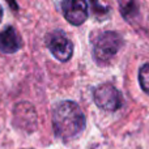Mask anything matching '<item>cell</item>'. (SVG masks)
<instances>
[{
    "mask_svg": "<svg viewBox=\"0 0 149 149\" xmlns=\"http://www.w3.org/2000/svg\"><path fill=\"white\" fill-rule=\"evenodd\" d=\"M52 128L59 139L70 140L85 128V115L73 101H63L52 111Z\"/></svg>",
    "mask_w": 149,
    "mask_h": 149,
    "instance_id": "6da1fadb",
    "label": "cell"
},
{
    "mask_svg": "<svg viewBox=\"0 0 149 149\" xmlns=\"http://www.w3.org/2000/svg\"><path fill=\"white\" fill-rule=\"evenodd\" d=\"M124 39L116 31H100L92 41L93 58L101 65L109 64L123 47Z\"/></svg>",
    "mask_w": 149,
    "mask_h": 149,
    "instance_id": "7a4b0ae2",
    "label": "cell"
},
{
    "mask_svg": "<svg viewBox=\"0 0 149 149\" xmlns=\"http://www.w3.org/2000/svg\"><path fill=\"white\" fill-rule=\"evenodd\" d=\"M93 100L100 109L106 111H116L123 105L122 93L110 82H103L93 90Z\"/></svg>",
    "mask_w": 149,
    "mask_h": 149,
    "instance_id": "3957f363",
    "label": "cell"
},
{
    "mask_svg": "<svg viewBox=\"0 0 149 149\" xmlns=\"http://www.w3.org/2000/svg\"><path fill=\"white\" fill-rule=\"evenodd\" d=\"M50 52L59 62H68L73 55V43L62 30H54L46 37Z\"/></svg>",
    "mask_w": 149,
    "mask_h": 149,
    "instance_id": "277c9868",
    "label": "cell"
},
{
    "mask_svg": "<svg viewBox=\"0 0 149 149\" xmlns=\"http://www.w3.org/2000/svg\"><path fill=\"white\" fill-rule=\"evenodd\" d=\"M13 124L25 132H34L38 126V116L34 106L29 102H20L13 109Z\"/></svg>",
    "mask_w": 149,
    "mask_h": 149,
    "instance_id": "5b68a950",
    "label": "cell"
},
{
    "mask_svg": "<svg viewBox=\"0 0 149 149\" xmlns=\"http://www.w3.org/2000/svg\"><path fill=\"white\" fill-rule=\"evenodd\" d=\"M62 10L65 20L74 26H80L88 18L86 0H63Z\"/></svg>",
    "mask_w": 149,
    "mask_h": 149,
    "instance_id": "8992f818",
    "label": "cell"
},
{
    "mask_svg": "<svg viewBox=\"0 0 149 149\" xmlns=\"http://www.w3.org/2000/svg\"><path fill=\"white\" fill-rule=\"evenodd\" d=\"M22 47L20 37L13 26H8L5 30L0 31V51L4 54L17 52Z\"/></svg>",
    "mask_w": 149,
    "mask_h": 149,
    "instance_id": "52a82bcc",
    "label": "cell"
},
{
    "mask_svg": "<svg viewBox=\"0 0 149 149\" xmlns=\"http://www.w3.org/2000/svg\"><path fill=\"white\" fill-rule=\"evenodd\" d=\"M119 5H120V12L124 18H130L136 13L137 5L135 0H118Z\"/></svg>",
    "mask_w": 149,
    "mask_h": 149,
    "instance_id": "ba28073f",
    "label": "cell"
},
{
    "mask_svg": "<svg viewBox=\"0 0 149 149\" xmlns=\"http://www.w3.org/2000/svg\"><path fill=\"white\" fill-rule=\"evenodd\" d=\"M139 82L144 92L149 93V63H145L139 70Z\"/></svg>",
    "mask_w": 149,
    "mask_h": 149,
    "instance_id": "9c48e42d",
    "label": "cell"
},
{
    "mask_svg": "<svg viewBox=\"0 0 149 149\" xmlns=\"http://www.w3.org/2000/svg\"><path fill=\"white\" fill-rule=\"evenodd\" d=\"M90 5H92V9L94 12V15L97 16H105L109 13V7H103V5L100 4L98 0H89Z\"/></svg>",
    "mask_w": 149,
    "mask_h": 149,
    "instance_id": "30bf717a",
    "label": "cell"
},
{
    "mask_svg": "<svg viewBox=\"0 0 149 149\" xmlns=\"http://www.w3.org/2000/svg\"><path fill=\"white\" fill-rule=\"evenodd\" d=\"M7 3L9 4V7L12 8L15 12H17L18 10V5H17V3H16V0H7Z\"/></svg>",
    "mask_w": 149,
    "mask_h": 149,
    "instance_id": "8fae6325",
    "label": "cell"
},
{
    "mask_svg": "<svg viewBox=\"0 0 149 149\" xmlns=\"http://www.w3.org/2000/svg\"><path fill=\"white\" fill-rule=\"evenodd\" d=\"M3 15H4V10H3L1 5H0V22H1V18H3Z\"/></svg>",
    "mask_w": 149,
    "mask_h": 149,
    "instance_id": "7c38bea8",
    "label": "cell"
}]
</instances>
